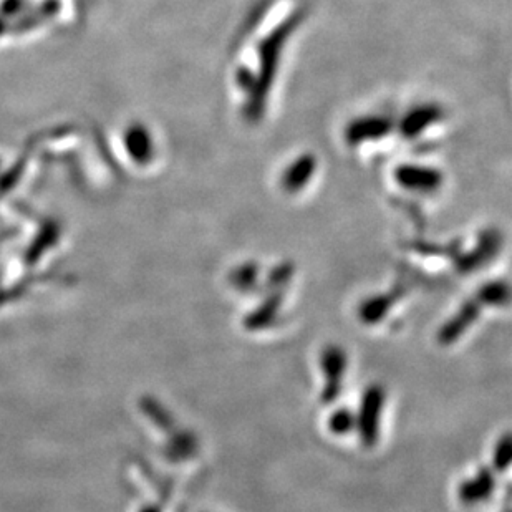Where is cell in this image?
<instances>
[{
  "instance_id": "cell-1",
  "label": "cell",
  "mask_w": 512,
  "mask_h": 512,
  "mask_svg": "<svg viewBox=\"0 0 512 512\" xmlns=\"http://www.w3.org/2000/svg\"><path fill=\"white\" fill-rule=\"evenodd\" d=\"M383 401H385V393L377 385L368 388L363 395L362 406L357 416V428L365 446H373L378 440Z\"/></svg>"
},
{
  "instance_id": "cell-2",
  "label": "cell",
  "mask_w": 512,
  "mask_h": 512,
  "mask_svg": "<svg viewBox=\"0 0 512 512\" xmlns=\"http://www.w3.org/2000/svg\"><path fill=\"white\" fill-rule=\"evenodd\" d=\"M322 372L325 377V388L322 392V400L325 403H332L339 397L342 390L343 377L347 372V355L342 348L327 347L322 353Z\"/></svg>"
},
{
  "instance_id": "cell-3",
  "label": "cell",
  "mask_w": 512,
  "mask_h": 512,
  "mask_svg": "<svg viewBox=\"0 0 512 512\" xmlns=\"http://www.w3.org/2000/svg\"><path fill=\"white\" fill-rule=\"evenodd\" d=\"M494 478L489 469H481L474 478L464 481L459 486V499L466 506L484 503L493 494Z\"/></svg>"
},
{
  "instance_id": "cell-4",
  "label": "cell",
  "mask_w": 512,
  "mask_h": 512,
  "mask_svg": "<svg viewBox=\"0 0 512 512\" xmlns=\"http://www.w3.org/2000/svg\"><path fill=\"white\" fill-rule=\"evenodd\" d=\"M478 314V300H468V302L463 305V309L459 310L458 314L441 329V343H445L446 345V343H453L456 339H459V337L468 330L469 325L473 324L474 320L478 319Z\"/></svg>"
},
{
  "instance_id": "cell-5",
  "label": "cell",
  "mask_w": 512,
  "mask_h": 512,
  "mask_svg": "<svg viewBox=\"0 0 512 512\" xmlns=\"http://www.w3.org/2000/svg\"><path fill=\"white\" fill-rule=\"evenodd\" d=\"M511 300V285L503 281L484 284L478 292L479 304L498 305V307H501V305L509 304Z\"/></svg>"
},
{
  "instance_id": "cell-6",
  "label": "cell",
  "mask_w": 512,
  "mask_h": 512,
  "mask_svg": "<svg viewBox=\"0 0 512 512\" xmlns=\"http://www.w3.org/2000/svg\"><path fill=\"white\" fill-rule=\"evenodd\" d=\"M392 305V299L385 297V295H378L373 299L367 300L360 309V317H362L367 324H375L378 320L383 319L387 310Z\"/></svg>"
},
{
  "instance_id": "cell-7",
  "label": "cell",
  "mask_w": 512,
  "mask_h": 512,
  "mask_svg": "<svg viewBox=\"0 0 512 512\" xmlns=\"http://www.w3.org/2000/svg\"><path fill=\"white\" fill-rule=\"evenodd\" d=\"M512 464V433L504 435L494 450V466L499 471L508 469Z\"/></svg>"
},
{
  "instance_id": "cell-8",
  "label": "cell",
  "mask_w": 512,
  "mask_h": 512,
  "mask_svg": "<svg viewBox=\"0 0 512 512\" xmlns=\"http://www.w3.org/2000/svg\"><path fill=\"white\" fill-rule=\"evenodd\" d=\"M357 426V416L352 411L340 410L330 418V430L337 435H347Z\"/></svg>"
}]
</instances>
